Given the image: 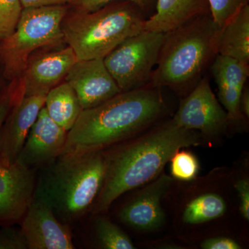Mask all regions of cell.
I'll return each mask as SVG.
<instances>
[{
  "label": "cell",
  "mask_w": 249,
  "mask_h": 249,
  "mask_svg": "<svg viewBox=\"0 0 249 249\" xmlns=\"http://www.w3.org/2000/svg\"><path fill=\"white\" fill-rule=\"evenodd\" d=\"M201 136L197 131L179 127L170 120L131 142L104 152L106 178L93 204V213L107 212L124 193L158 178L180 149L200 145Z\"/></svg>",
  "instance_id": "6da1fadb"
},
{
  "label": "cell",
  "mask_w": 249,
  "mask_h": 249,
  "mask_svg": "<svg viewBox=\"0 0 249 249\" xmlns=\"http://www.w3.org/2000/svg\"><path fill=\"white\" fill-rule=\"evenodd\" d=\"M166 106L160 88L151 85L121 91L80 113L67 134L61 155L102 151L157 122Z\"/></svg>",
  "instance_id": "7a4b0ae2"
},
{
  "label": "cell",
  "mask_w": 249,
  "mask_h": 249,
  "mask_svg": "<svg viewBox=\"0 0 249 249\" xmlns=\"http://www.w3.org/2000/svg\"><path fill=\"white\" fill-rule=\"evenodd\" d=\"M220 28L211 14L190 19L165 33L150 84L188 94L218 55Z\"/></svg>",
  "instance_id": "3957f363"
},
{
  "label": "cell",
  "mask_w": 249,
  "mask_h": 249,
  "mask_svg": "<svg viewBox=\"0 0 249 249\" xmlns=\"http://www.w3.org/2000/svg\"><path fill=\"white\" fill-rule=\"evenodd\" d=\"M106 168L103 150L61 155L42 174L34 197L48 205L62 222H73L93 208Z\"/></svg>",
  "instance_id": "277c9868"
},
{
  "label": "cell",
  "mask_w": 249,
  "mask_h": 249,
  "mask_svg": "<svg viewBox=\"0 0 249 249\" xmlns=\"http://www.w3.org/2000/svg\"><path fill=\"white\" fill-rule=\"evenodd\" d=\"M147 16L137 4L115 1L93 12H68L62 22L64 41L78 60L104 58L126 39L144 30Z\"/></svg>",
  "instance_id": "5b68a950"
},
{
  "label": "cell",
  "mask_w": 249,
  "mask_h": 249,
  "mask_svg": "<svg viewBox=\"0 0 249 249\" xmlns=\"http://www.w3.org/2000/svg\"><path fill=\"white\" fill-rule=\"evenodd\" d=\"M69 9L68 5H60L22 9L14 32L0 41V65L5 80L20 78L37 49L63 42L62 22Z\"/></svg>",
  "instance_id": "8992f818"
},
{
  "label": "cell",
  "mask_w": 249,
  "mask_h": 249,
  "mask_svg": "<svg viewBox=\"0 0 249 249\" xmlns=\"http://www.w3.org/2000/svg\"><path fill=\"white\" fill-rule=\"evenodd\" d=\"M165 33L143 30L126 39L103 58L121 91L150 84Z\"/></svg>",
  "instance_id": "52a82bcc"
},
{
  "label": "cell",
  "mask_w": 249,
  "mask_h": 249,
  "mask_svg": "<svg viewBox=\"0 0 249 249\" xmlns=\"http://www.w3.org/2000/svg\"><path fill=\"white\" fill-rule=\"evenodd\" d=\"M172 121L179 127L199 131L209 137L222 133L230 124L227 111L214 94L206 76L183 98Z\"/></svg>",
  "instance_id": "ba28073f"
},
{
  "label": "cell",
  "mask_w": 249,
  "mask_h": 249,
  "mask_svg": "<svg viewBox=\"0 0 249 249\" xmlns=\"http://www.w3.org/2000/svg\"><path fill=\"white\" fill-rule=\"evenodd\" d=\"M35 188L34 170L0 157V227L21 222Z\"/></svg>",
  "instance_id": "9c48e42d"
},
{
  "label": "cell",
  "mask_w": 249,
  "mask_h": 249,
  "mask_svg": "<svg viewBox=\"0 0 249 249\" xmlns=\"http://www.w3.org/2000/svg\"><path fill=\"white\" fill-rule=\"evenodd\" d=\"M20 229L28 249H75L68 226L34 196L21 220Z\"/></svg>",
  "instance_id": "30bf717a"
},
{
  "label": "cell",
  "mask_w": 249,
  "mask_h": 249,
  "mask_svg": "<svg viewBox=\"0 0 249 249\" xmlns=\"http://www.w3.org/2000/svg\"><path fill=\"white\" fill-rule=\"evenodd\" d=\"M65 79L74 90L83 110L96 107L121 92L103 58L78 60Z\"/></svg>",
  "instance_id": "8fae6325"
},
{
  "label": "cell",
  "mask_w": 249,
  "mask_h": 249,
  "mask_svg": "<svg viewBox=\"0 0 249 249\" xmlns=\"http://www.w3.org/2000/svg\"><path fill=\"white\" fill-rule=\"evenodd\" d=\"M67 134V131L51 119L45 107H42L17 160L32 170L50 164L63 152Z\"/></svg>",
  "instance_id": "7c38bea8"
},
{
  "label": "cell",
  "mask_w": 249,
  "mask_h": 249,
  "mask_svg": "<svg viewBox=\"0 0 249 249\" xmlns=\"http://www.w3.org/2000/svg\"><path fill=\"white\" fill-rule=\"evenodd\" d=\"M78 60L70 46L29 59L20 77L24 96H46L65 78Z\"/></svg>",
  "instance_id": "4fadbf2b"
},
{
  "label": "cell",
  "mask_w": 249,
  "mask_h": 249,
  "mask_svg": "<svg viewBox=\"0 0 249 249\" xmlns=\"http://www.w3.org/2000/svg\"><path fill=\"white\" fill-rule=\"evenodd\" d=\"M173 183V178L167 175L155 178L121 209L119 219L126 225L141 231L153 230L160 227L165 220L160 201Z\"/></svg>",
  "instance_id": "5bb4252c"
},
{
  "label": "cell",
  "mask_w": 249,
  "mask_h": 249,
  "mask_svg": "<svg viewBox=\"0 0 249 249\" xmlns=\"http://www.w3.org/2000/svg\"><path fill=\"white\" fill-rule=\"evenodd\" d=\"M46 96H22L17 100L0 130V157L17 160L33 124L45 106Z\"/></svg>",
  "instance_id": "9a60e30c"
},
{
  "label": "cell",
  "mask_w": 249,
  "mask_h": 249,
  "mask_svg": "<svg viewBox=\"0 0 249 249\" xmlns=\"http://www.w3.org/2000/svg\"><path fill=\"white\" fill-rule=\"evenodd\" d=\"M210 69L217 86L219 103L225 108L230 124L240 122L245 118L240 103L249 76V64L218 54Z\"/></svg>",
  "instance_id": "2e32d148"
},
{
  "label": "cell",
  "mask_w": 249,
  "mask_h": 249,
  "mask_svg": "<svg viewBox=\"0 0 249 249\" xmlns=\"http://www.w3.org/2000/svg\"><path fill=\"white\" fill-rule=\"evenodd\" d=\"M209 14V0H157L155 13L145 21L144 30L166 33Z\"/></svg>",
  "instance_id": "e0dca14e"
},
{
  "label": "cell",
  "mask_w": 249,
  "mask_h": 249,
  "mask_svg": "<svg viewBox=\"0 0 249 249\" xmlns=\"http://www.w3.org/2000/svg\"><path fill=\"white\" fill-rule=\"evenodd\" d=\"M217 52L219 55L249 64V4L242 7L220 29Z\"/></svg>",
  "instance_id": "ac0fdd59"
},
{
  "label": "cell",
  "mask_w": 249,
  "mask_h": 249,
  "mask_svg": "<svg viewBox=\"0 0 249 249\" xmlns=\"http://www.w3.org/2000/svg\"><path fill=\"white\" fill-rule=\"evenodd\" d=\"M44 107L51 119L67 132L83 111L76 93L67 82L56 85L47 93Z\"/></svg>",
  "instance_id": "d6986e66"
},
{
  "label": "cell",
  "mask_w": 249,
  "mask_h": 249,
  "mask_svg": "<svg viewBox=\"0 0 249 249\" xmlns=\"http://www.w3.org/2000/svg\"><path fill=\"white\" fill-rule=\"evenodd\" d=\"M227 204L222 196L218 195H203L191 201L183 214V222L197 224L214 220L225 213Z\"/></svg>",
  "instance_id": "ffe728a7"
},
{
  "label": "cell",
  "mask_w": 249,
  "mask_h": 249,
  "mask_svg": "<svg viewBox=\"0 0 249 249\" xmlns=\"http://www.w3.org/2000/svg\"><path fill=\"white\" fill-rule=\"evenodd\" d=\"M94 226L98 242L103 249H135L127 234L107 218L96 217Z\"/></svg>",
  "instance_id": "44dd1931"
},
{
  "label": "cell",
  "mask_w": 249,
  "mask_h": 249,
  "mask_svg": "<svg viewBox=\"0 0 249 249\" xmlns=\"http://www.w3.org/2000/svg\"><path fill=\"white\" fill-rule=\"evenodd\" d=\"M173 178L181 181H191L199 173V164L196 156L188 151L177 152L170 160Z\"/></svg>",
  "instance_id": "7402d4cb"
},
{
  "label": "cell",
  "mask_w": 249,
  "mask_h": 249,
  "mask_svg": "<svg viewBox=\"0 0 249 249\" xmlns=\"http://www.w3.org/2000/svg\"><path fill=\"white\" fill-rule=\"evenodd\" d=\"M115 1H132L142 10L147 18L155 14L157 2V0H70L68 6L72 11L89 13Z\"/></svg>",
  "instance_id": "603a6c76"
},
{
  "label": "cell",
  "mask_w": 249,
  "mask_h": 249,
  "mask_svg": "<svg viewBox=\"0 0 249 249\" xmlns=\"http://www.w3.org/2000/svg\"><path fill=\"white\" fill-rule=\"evenodd\" d=\"M22 9L20 0H0V41L14 32Z\"/></svg>",
  "instance_id": "cb8c5ba5"
},
{
  "label": "cell",
  "mask_w": 249,
  "mask_h": 249,
  "mask_svg": "<svg viewBox=\"0 0 249 249\" xmlns=\"http://www.w3.org/2000/svg\"><path fill=\"white\" fill-rule=\"evenodd\" d=\"M210 11L214 22L222 29L249 0H209Z\"/></svg>",
  "instance_id": "d4e9b609"
},
{
  "label": "cell",
  "mask_w": 249,
  "mask_h": 249,
  "mask_svg": "<svg viewBox=\"0 0 249 249\" xmlns=\"http://www.w3.org/2000/svg\"><path fill=\"white\" fill-rule=\"evenodd\" d=\"M24 96L20 78L4 85L0 94V130L11 108L21 96Z\"/></svg>",
  "instance_id": "484cf974"
},
{
  "label": "cell",
  "mask_w": 249,
  "mask_h": 249,
  "mask_svg": "<svg viewBox=\"0 0 249 249\" xmlns=\"http://www.w3.org/2000/svg\"><path fill=\"white\" fill-rule=\"evenodd\" d=\"M0 249H28L21 229L11 225L0 228Z\"/></svg>",
  "instance_id": "4316f807"
},
{
  "label": "cell",
  "mask_w": 249,
  "mask_h": 249,
  "mask_svg": "<svg viewBox=\"0 0 249 249\" xmlns=\"http://www.w3.org/2000/svg\"><path fill=\"white\" fill-rule=\"evenodd\" d=\"M235 187L240 199L241 214L247 221L249 220V182L248 179H240Z\"/></svg>",
  "instance_id": "83f0119b"
},
{
  "label": "cell",
  "mask_w": 249,
  "mask_h": 249,
  "mask_svg": "<svg viewBox=\"0 0 249 249\" xmlns=\"http://www.w3.org/2000/svg\"><path fill=\"white\" fill-rule=\"evenodd\" d=\"M201 247L204 249H240L242 247L236 241L228 237H214L203 241Z\"/></svg>",
  "instance_id": "f1b7e54d"
},
{
  "label": "cell",
  "mask_w": 249,
  "mask_h": 249,
  "mask_svg": "<svg viewBox=\"0 0 249 249\" xmlns=\"http://www.w3.org/2000/svg\"><path fill=\"white\" fill-rule=\"evenodd\" d=\"M20 1L24 9V8L68 5L70 0H20Z\"/></svg>",
  "instance_id": "f546056e"
},
{
  "label": "cell",
  "mask_w": 249,
  "mask_h": 249,
  "mask_svg": "<svg viewBox=\"0 0 249 249\" xmlns=\"http://www.w3.org/2000/svg\"><path fill=\"white\" fill-rule=\"evenodd\" d=\"M240 111L242 115L245 119H249V89L248 85L246 84L245 88L242 90V95H241Z\"/></svg>",
  "instance_id": "4dcf8cb0"
},
{
  "label": "cell",
  "mask_w": 249,
  "mask_h": 249,
  "mask_svg": "<svg viewBox=\"0 0 249 249\" xmlns=\"http://www.w3.org/2000/svg\"><path fill=\"white\" fill-rule=\"evenodd\" d=\"M3 79H4V76H3L1 65H0V94H1L3 88H4V85H6L4 83V80Z\"/></svg>",
  "instance_id": "1f68e13d"
}]
</instances>
